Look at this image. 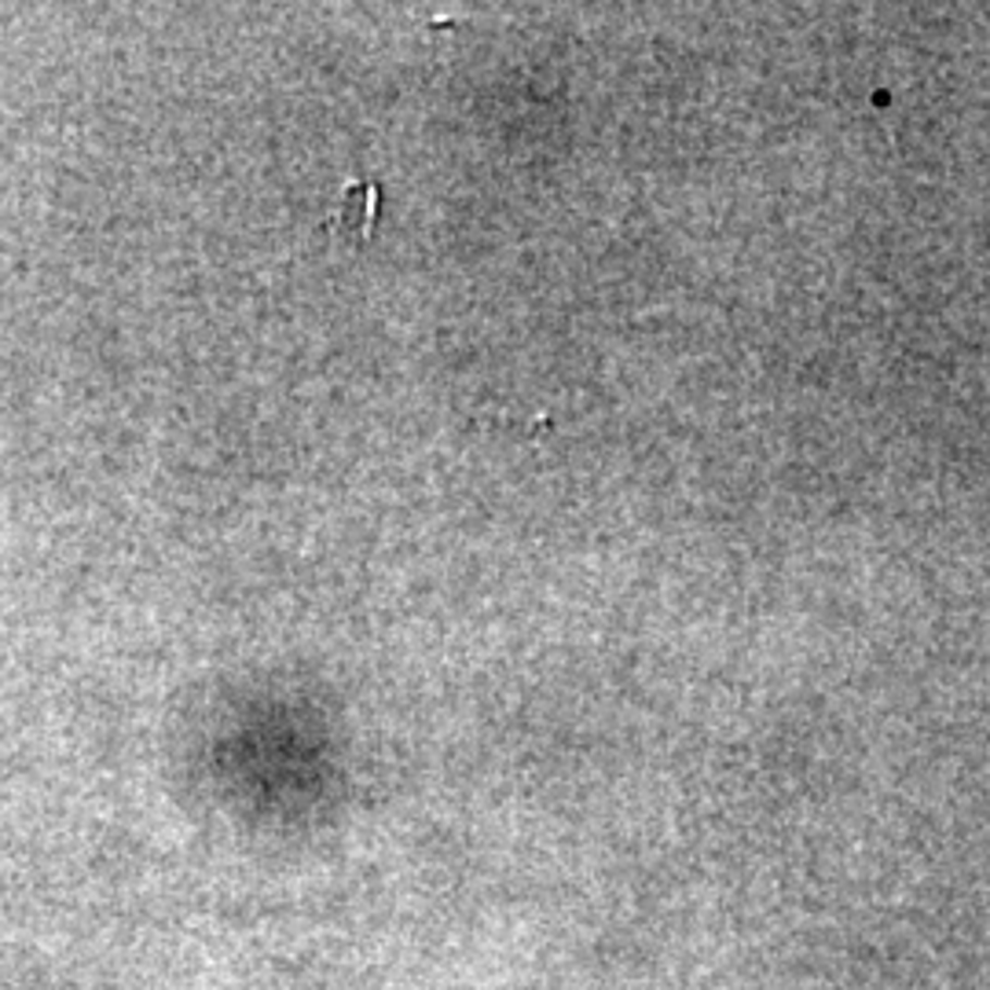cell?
Here are the masks:
<instances>
[{
    "mask_svg": "<svg viewBox=\"0 0 990 990\" xmlns=\"http://www.w3.org/2000/svg\"><path fill=\"white\" fill-rule=\"evenodd\" d=\"M379 184L371 181H356L345 184V191L338 198V206L326 216V232L342 235L345 243H368L374 232V221H379Z\"/></svg>",
    "mask_w": 990,
    "mask_h": 990,
    "instance_id": "1",
    "label": "cell"
}]
</instances>
